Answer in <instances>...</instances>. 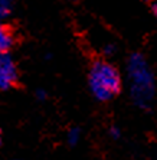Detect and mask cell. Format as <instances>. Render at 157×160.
<instances>
[{
    "label": "cell",
    "mask_w": 157,
    "mask_h": 160,
    "mask_svg": "<svg viewBox=\"0 0 157 160\" xmlns=\"http://www.w3.org/2000/svg\"><path fill=\"white\" fill-rule=\"evenodd\" d=\"M127 74L133 102L140 108H149L154 97V77L144 56L140 53L130 56Z\"/></svg>",
    "instance_id": "cell-1"
},
{
    "label": "cell",
    "mask_w": 157,
    "mask_h": 160,
    "mask_svg": "<svg viewBox=\"0 0 157 160\" xmlns=\"http://www.w3.org/2000/svg\"><path fill=\"white\" fill-rule=\"evenodd\" d=\"M91 92L98 101H108L121 89V78L115 68L105 61L92 63L88 75Z\"/></svg>",
    "instance_id": "cell-2"
},
{
    "label": "cell",
    "mask_w": 157,
    "mask_h": 160,
    "mask_svg": "<svg viewBox=\"0 0 157 160\" xmlns=\"http://www.w3.org/2000/svg\"><path fill=\"white\" fill-rule=\"evenodd\" d=\"M17 79L16 63L7 52H0V89L10 88Z\"/></svg>",
    "instance_id": "cell-3"
},
{
    "label": "cell",
    "mask_w": 157,
    "mask_h": 160,
    "mask_svg": "<svg viewBox=\"0 0 157 160\" xmlns=\"http://www.w3.org/2000/svg\"><path fill=\"white\" fill-rule=\"evenodd\" d=\"M15 38L7 26H4L0 20V52H9L13 46Z\"/></svg>",
    "instance_id": "cell-4"
},
{
    "label": "cell",
    "mask_w": 157,
    "mask_h": 160,
    "mask_svg": "<svg viewBox=\"0 0 157 160\" xmlns=\"http://www.w3.org/2000/svg\"><path fill=\"white\" fill-rule=\"evenodd\" d=\"M12 10V0H0V20L6 19L10 15Z\"/></svg>",
    "instance_id": "cell-5"
},
{
    "label": "cell",
    "mask_w": 157,
    "mask_h": 160,
    "mask_svg": "<svg viewBox=\"0 0 157 160\" xmlns=\"http://www.w3.org/2000/svg\"><path fill=\"white\" fill-rule=\"evenodd\" d=\"M79 137H81V131L79 128H71L69 133H68V143L71 146H75L79 142Z\"/></svg>",
    "instance_id": "cell-6"
},
{
    "label": "cell",
    "mask_w": 157,
    "mask_h": 160,
    "mask_svg": "<svg viewBox=\"0 0 157 160\" xmlns=\"http://www.w3.org/2000/svg\"><path fill=\"white\" fill-rule=\"evenodd\" d=\"M110 134H111V137H112V138H118V137L121 136L120 130H118L117 127H112L111 130H110Z\"/></svg>",
    "instance_id": "cell-7"
},
{
    "label": "cell",
    "mask_w": 157,
    "mask_h": 160,
    "mask_svg": "<svg viewBox=\"0 0 157 160\" xmlns=\"http://www.w3.org/2000/svg\"><path fill=\"white\" fill-rule=\"evenodd\" d=\"M114 51H115V46H114V45H107V46H105V49H104L105 55H112V53H114Z\"/></svg>",
    "instance_id": "cell-8"
},
{
    "label": "cell",
    "mask_w": 157,
    "mask_h": 160,
    "mask_svg": "<svg viewBox=\"0 0 157 160\" xmlns=\"http://www.w3.org/2000/svg\"><path fill=\"white\" fill-rule=\"evenodd\" d=\"M36 97L39 98V100H42V101H43V100H45V98H46V92H45V91H43V89H39V91H37V92H36Z\"/></svg>",
    "instance_id": "cell-9"
},
{
    "label": "cell",
    "mask_w": 157,
    "mask_h": 160,
    "mask_svg": "<svg viewBox=\"0 0 157 160\" xmlns=\"http://www.w3.org/2000/svg\"><path fill=\"white\" fill-rule=\"evenodd\" d=\"M151 12H153V15L157 18V3H154L153 6H151Z\"/></svg>",
    "instance_id": "cell-10"
},
{
    "label": "cell",
    "mask_w": 157,
    "mask_h": 160,
    "mask_svg": "<svg viewBox=\"0 0 157 160\" xmlns=\"http://www.w3.org/2000/svg\"><path fill=\"white\" fill-rule=\"evenodd\" d=\"M0 143H2V133H0Z\"/></svg>",
    "instance_id": "cell-11"
}]
</instances>
